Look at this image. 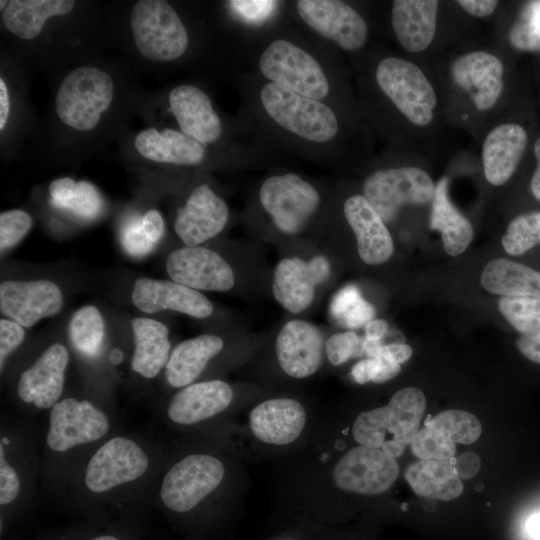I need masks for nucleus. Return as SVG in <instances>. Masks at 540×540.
<instances>
[{
  "mask_svg": "<svg viewBox=\"0 0 540 540\" xmlns=\"http://www.w3.org/2000/svg\"><path fill=\"white\" fill-rule=\"evenodd\" d=\"M257 98L265 120L294 140L309 146H324L340 132L338 116L326 102L268 81L259 88Z\"/></svg>",
  "mask_w": 540,
  "mask_h": 540,
  "instance_id": "1",
  "label": "nucleus"
},
{
  "mask_svg": "<svg viewBox=\"0 0 540 540\" xmlns=\"http://www.w3.org/2000/svg\"><path fill=\"white\" fill-rule=\"evenodd\" d=\"M426 407L423 392L415 387L398 390L387 405L360 413L352 428L361 446L400 456L418 433Z\"/></svg>",
  "mask_w": 540,
  "mask_h": 540,
  "instance_id": "2",
  "label": "nucleus"
},
{
  "mask_svg": "<svg viewBox=\"0 0 540 540\" xmlns=\"http://www.w3.org/2000/svg\"><path fill=\"white\" fill-rule=\"evenodd\" d=\"M258 68L266 81L327 103L331 93L327 69L303 45L285 37L271 40L259 56Z\"/></svg>",
  "mask_w": 540,
  "mask_h": 540,
  "instance_id": "3",
  "label": "nucleus"
},
{
  "mask_svg": "<svg viewBox=\"0 0 540 540\" xmlns=\"http://www.w3.org/2000/svg\"><path fill=\"white\" fill-rule=\"evenodd\" d=\"M130 23L138 51L149 60H175L188 48L187 30L167 1H138L132 9Z\"/></svg>",
  "mask_w": 540,
  "mask_h": 540,
  "instance_id": "4",
  "label": "nucleus"
},
{
  "mask_svg": "<svg viewBox=\"0 0 540 540\" xmlns=\"http://www.w3.org/2000/svg\"><path fill=\"white\" fill-rule=\"evenodd\" d=\"M113 93V81L107 73L89 66L76 68L60 84L55 101L57 114L74 129L91 130L109 108Z\"/></svg>",
  "mask_w": 540,
  "mask_h": 540,
  "instance_id": "5",
  "label": "nucleus"
},
{
  "mask_svg": "<svg viewBox=\"0 0 540 540\" xmlns=\"http://www.w3.org/2000/svg\"><path fill=\"white\" fill-rule=\"evenodd\" d=\"M375 80L382 93L411 123L427 126L437 103L433 86L415 63L389 56L378 63Z\"/></svg>",
  "mask_w": 540,
  "mask_h": 540,
  "instance_id": "6",
  "label": "nucleus"
},
{
  "mask_svg": "<svg viewBox=\"0 0 540 540\" xmlns=\"http://www.w3.org/2000/svg\"><path fill=\"white\" fill-rule=\"evenodd\" d=\"M434 193L431 177L412 166L376 170L363 183V196L385 223L391 222L404 205L430 202Z\"/></svg>",
  "mask_w": 540,
  "mask_h": 540,
  "instance_id": "7",
  "label": "nucleus"
},
{
  "mask_svg": "<svg viewBox=\"0 0 540 540\" xmlns=\"http://www.w3.org/2000/svg\"><path fill=\"white\" fill-rule=\"evenodd\" d=\"M263 209L283 233H299L317 212L320 195L298 174L288 172L269 176L259 190Z\"/></svg>",
  "mask_w": 540,
  "mask_h": 540,
  "instance_id": "8",
  "label": "nucleus"
},
{
  "mask_svg": "<svg viewBox=\"0 0 540 540\" xmlns=\"http://www.w3.org/2000/svg\"><path fill=\"white\" fill-rule=\"evenodd\" d=\"M225 474L223 463L208 454H191L174 464L160 488L163 504L175 512H188L215 490Z\"/></svg>",
  "mask_w": 540,
  "mask_h": 540,
  "instance_id": "9",
  "label": "nucleus"
},
{
  "mask_svg": "<svg viewBox=\"0 0 540 540\" xmlns=\"http://www.w3.org/2000/svg\"><path fill=\"white\" fill-rule=\"evenodd\" d=\"M149 459L134 440L117 436L106 441L90 458L84 476L87 489L104 493L144 475Z\"/></svg>",
  "mask_w": 540,
  "mask_h": 540,
  "instance_id": "10",
  "label": "nucleus"
},
{
  "mask_svg": "<svg viewBox=\"0 0 540 540\" xmlns=\"http://www.w3.org/2000/svg\"><path fill=\"white\" fill-rule=\"evenodd\" d=\"M300 19L316 34L346 51L359 50L368 37L365 19L350 4L339 0H299Z\"/></svg>",
  "mask_w": 540,
  "mask_h": 540,
  "instance_id": "11",
  "label": "nucleus"
},
{
  "mask_svg": "<svg viewBox=\"0 0 540 540\" xmlns=\"http://www.w3.org/2000/svg\"><path fill=\"white\" fill-rule=\"evenodd\" d=\"M109 427L107 416L93 403L69 397L51 408L46 441L53 451L65 452L104 437Z\"/></svg>",
  "mask_w": 540,
  "mask_h": 540,
  "instance_id": "12",
  "label": "nucleus"
},
{
  "mask_svg": "<svg viewBox=\"0 0 540 540\" xmlns=\"http://www.w3.org/2000/svg\"><path fill=\"white\" fill-rule=\"evenodd\" d=\"M394 457L382 449L358 446L345 453L333 468L334 484L341 490L375 495L388 490L398 477Z\"/></svg>",
  "mask_w": 540,
  "mask_h": 540,
  "instance_id": "13",
  "label": "nucleus"
},
{
  "mask_svg": "<svg viewBox=\"0 0 540 540\" xmlns=\"http://www.w3.org/2000/svg\"><path fill=\"white\" fill-rule=\"evenodd\" d=\"M172 281L194 290L227 291L235 283L231 266L216 252L201 246L172 251L166 261Z\"/></svg>",
  "mask_w": 540,
  "mask_h": 540,
  "instance_id": "14",
  "label": "nucleus"
},
{
  "mask_svg": "<svg viewBox=\"0 0 540 540\" xmlns=\"http://www.w3.org/2000/svg\"><path fill=\"white\" fill-rule=\"evenodd\" d=\"M330 271L329 260L323 255L310 260L284 258L274 271L273 295L286 310L300 313L312 303L315 287L328 278Z\"/></svg>",
  "mask_w": 540,
  "mask_h": 540,
  "instance_id": "15",
  "label": "nucleus"
},
{
  "mask_svg": "<svg viewBox=\"0 0 540 540\" xmlns=\"http://www.w3.org/2000/svg\"><path fill=\"white\" fill-rule=\"evenodd\" d=\"M60 288L49 280L4 281L0 285V309L22 327L57 314L62 308Z\"/></svg>",
  "mask_w": 540,
  "mask_h": 540,
  "instance_id": "16",
  "label": "nucleus"
},
{
  "mask_svg": "<svg viewBox=\"0 0 540 540\" xmlns=\"http://www.w3.org/2000/svg\"><path fill=\"white\" fill-rule=\"evenodd\" d=\"M228 217L225 201L207 184H201L192 191L185 206L178 210L174 229L185 245L194 247L219 234Z\"/></svg>",
  "mask_w": 540,
  "mask_h": 540,
  "instance_id": "17",
  "label": "nucleus"
},
{
  "mask_svg": "<svg viewBox=\"0 0 540 540\" xmlns=\"http://www.w3.org/2000/svg\"><path fill=\"white\" fill-rule=\"evenodd\" d=\"M451 75L479 111L491 109L503 90V64L485 51H474L457 58L451 66Z\"/></svg>",
  "mask_w": 540,
  "mask_h": 540,
  "instance_id": "18",
  "label": "nucleus"
},
{
  "mask_svg": "<svg viewBox=\"0 0 540 540\" xmlns=\"http://www.w3.org/2000/svg\"><path fill=\"white\" fill-rule=\"evenodd\" d=\"M68 361L65 346L59 343L49 346L21 374L17 384L19 398L40 409L52 408L62 394Z\"/></svg>",
  "mask_w": 540,
  "mask_h": 540,
  "instance_id": "19",
  "label": "nucleus"
},
{
  "mask_svg": "<svg viewBox=\"0 0 540 540\" xmlns=\"http://www.w3.org/2000/svg\"><path fill=\"white\" fill-rule=\"evenodd\" d=\"M131 299L145 313L172 310L195 318H206L213 312L211 302L202 293L174 281L138 278Z\"/></svg>",
  "mask_w": 540,
  "mask_h": 540,
  "instance_id": "20",
  "label": "nucleus"
},
{
  "mask_svg": "<svg viewBox=\"0 0 540 540\" xmlns=\"http://www.w3.org/2000/svg\"><path fill=\"white\" fill-rule=\"evenodd\" d=\"M323 337L312 323L304 320L287 322L276 338L280 367L293 378L314 374L322 361Z\"/></svg>",
  "mask_w": 540,
  "mask_h": 540,
  "instance_id": "21",
  "label": "nucleus"
},
{
  "mask_svg": "<svg viewBox=\"0 0 540 540\" xmlns=\"http://www.w3.org/2000/svg\"><path fill=\"white\" fill-rule=\"evenodd\" d=\"M170 110L182 132L203 145L216 142L222 122L209 96L194 85L182 84L169 94Z\"/></svg>",
  "mask_w": 540,
  "mask_h": 540,
  "instance_id": "22",
  "label": "nucleus"
},
{
  "mask_svg": "<svg viewBox=\"0 0 540 540\" xmlns=\"http://www.w3.org/2000/svg\"><path fill=\"white\" fill-rule=\"evenodd\" d=\"M344 216L353 230L363 262L378 265L393 253L394 244L385 222L363 195H353L343 205Z\"/></svg>",
  "mask_w": 540,
  "mask_h": 540,
  "instance_id": "23",
  "label": "nucleus"
},
{
  "mask_svg": "<svg viewBox=\"0 0 540 540\" xmlns=\"http://www.w3.org/2000/svg\"><path fill=\"white\" fill-rule=\"evenodd\" d=\"M306 423L304 407L296 400L278 398L258 404L250 413L252 433L260 441L286 445L301 434Z\"/></svg>",
  "mask_w": 540,
  "mask_h": 540,
  "instance_id": "24",
  "label": "nucleus"
},
{
  "mask_svg": "<svg viewBox=\"0 0 540 540\" xmlns=\"http://www.w3.org/2000/svg\"><path fill=\"white\" fill-rule=\"evenodd\" d=\"M527 133L516 123L493 128L482 147L484 175L494 186L505 184L515 172L527 146Z\"/></svg>",
  "mask_w": 540,
  "mask_h": 540,
  "instance_id": "25",
  "label": "nucleus"
},
{
  "mask_svg": "<svg viewBox=\"0 0 540 540\" xmlns=\"http://www.w3.org/2000/svg\"><path fill=\"white\" fill-rule=\"evenodd\" d=\"M232 399V388L224 381L195 383L173 396L167 414L177 424L191 425L220 413L229 406Z\"/></svg>",
  "mask_w": 540,
  "mask_h": 540,
  "instance_id": "26",
  "label": "nucleus"
},
{
  "mask_svg": "<svg viewBox=\"0 0 540 540\" xmlns=\"http://www.w3.org/2000/svg\"><path fill=\"white\" fill-rule=\"evenodd\" d=\"M436 0H395L391 24L399 44L409 52H421L432 43L437 26Z\"/></svg>",
  "mask_w": 540,
  "mask_h": 540,
  "instance_id": "27",
  "label": "nucleus"
},
{
  "mask_svg": "<svg viewBox=\"0 0 540 540\" xmlns=\"http://www.w3.org/2000/svg\"><path fill=\"white\" fill-rule=\"evenodd\" d=\"M134 145L144 158L159 163L196 165L206 155L205 145L173 129H145L137 134Z\"/></svg>",
  "mask_w": 540,
  "mask_h": 540,
  "instance_id": "28",
  "label": "nucleus"
},
{
  "mask_svg": "<svg viewBox=\"0 0 540 540\" xmlns=\"http://www.w3.org/2000/svg\"><path fill=\"white\" fill-rule=\"evenodd\" d=\"M223 346V340L213 334H202L179 343L165 365L168 383L176 388L188 386Z\"/></svg>",
  "mask_w": 540,
  "mask_h": 540,
  "instance_id": "29",
  "label": "nucleus"
},
{
  "mask_svg": "<svg viewBox=\"0 0 540 540\" xmlns=\"http://www.w3.org/2000/svg\"><path fill=\"white\" fill-rule=\"evenodd\" d=\"M135 348L132 369L144 378H153L166 365L170 351L169 331L163 323L151 318L131 321Z\"/></svg>",
  "mask_w": 540,
  "mask_h": 540,
  "instance_id": "30",
  "label": "nucleus"
},
{
  "mask_svg": "<svg viewBox=\"0 0 540 540\" xmlns=\"http://www.w3.org/2000/svg\"><path fill=\"white\" fill-rule=\"evenodd\" d=\"M405 478L422 497L449 501L459 497L463 484L449 460L421 459L408 466Z\"/></svg>",
  "mask_w": 540,
  "mask_h": 540,
  "instance_id": "31",
  "label": "nucleus"
},
{
  "mask_svg": "<svg viewBox=\"0 0 540 540\" xmlns=\"http://www.w3.org/2000/svg\"><path fill=\"white\" fill-rule=\"evenodd\" d=\"M480 282L493 294L540 299V272L510 259L489 261L481 273Z\"/></svg>",
  "mask_w": 540,
  "mask_h": 540,
  "instance_id": "32",
  "label": "nucleus"
},
{
  "mask_svg": "<svg viewBox=\"0 0 540 540\" xmlns=\"http://www.w3.org/2000/svg\"><path fill=\"white\" fill-rule=\"evenodd\" d=\"M447 186V178H442L435 187L430 226L441 232L445 252L450 256H458L470 245L474 233L468 219L451 203Z\"/></svg>",
  "mask_w": 540,
  "mask_h": 540,
  "instance_id": "33",
  "label": "nucleus"
},
{
  "mask_svg": "<svg viewBox=\"0 0 540 540\" xmlns=\"http://www.w3.org/2000/svg\"><path fill=\"white\" fill-rule=\"evenodd\" d=\"M72 0H12L2 11L4 26L17 37H37L50 17L65 15L74 8Z\"/></svg>",
  "mask_w": 540,
  "mask_h": 540,
  "instance_id": "34",
  "label": "nucleus"
},
{
  "mask_svg": "<svg viewBox=\"0 0 540 540\" xmlns=\"http://www.w3.org/2000/svg\"><path fill=\"white\" fill-rule=\"evenodd\" d=\"M69 337L81 354L93 357L99 353L104 337V323L95 306L86 305L74 313L69 324Z\"/></svg>",
  "mask_w": 540,
  "mask_h": 540,
  "instance_id": "35",
  "label": "nucleus"
},
{
  "mask_svg": "<svg viewBox=\"0 0 540 540\" xmlns=\"http://www.w3.org/2000/svg\"><path fill=\"white\" fill-rule=\"evenodd\" d=\"M329 309L333 320L346 328L366 325L375 315L374 306L362 297L355 285L340 289L332 298Z\"/></svg>",
  "mask_w": 540,
  "mask_h": 540,
  "instance_id": "36",
  "label": "nucleus"
},
{
  "mask_svg": "<svg viewBox=\"0 0 540 540\" xmlns=\"http://www.w3.org/2000/svg\"><path fill=\"white\" fill-rule=\"evenodd\" d=\"M502 316L522 335L540 332V299L503 296L498 302Z\"/></svg>",
  "mask_w": 540,
  "mask_h": 540,
  "instance_id": "37",
  "label": "nucleus"
},
{
  "mask_svg": "<svg viewBox=\"0 0 540 540\" xmlns=\"http://www.w3.org/2000/svg\"><path fill=\"white\" fill-rule=\"evenodd\" d=\"M540 244V211L518 215L509 223L502 237L504 250L513 256L522 255Z\"/></svg>",
  "mask_w": 540,
  "mask_h": 540,
  "instance_id": "38",
  "label": "nucleus"
},
{
  "mask_svg": "<svg viewBox=\"0 0 540 540\" xmlns=\"http://www.w3.org/2000/svg\"><path fill=\"white\" fill-rule=\"evenodd\" d=\"M446 434L454 443L471 444L481 435V424L471 413L446 410L434 416L427 424Z\"/></svg>",
  "mask_w": 540,
  "mask_h": 540,
  "instance_id": "39",
  "label": "nucleus"
},
{
  "mask_svg": "<svg viewBox=\"0 0 540 540\" xmlns=\"http://www.w3.org/2000/svg\"><path fill=\"white\" fill-rule=\"evenodd\" d=\"M509 41L521 51H540V1H530L523 7L511 26Z\"/></svg>",
  "mask_w": 540,
  "mask_h": 540,
  "instance_id": "40",
  "label": "nucleus"
},
{
  "mask_svg": "<svg viewBox=\"0 0 540 540\" xmlns=\"http://www.w3.org/2000/svg\"><path fill=\"white\" fill-rule=\"evenodd\" d=\"M410 444L412 453L420 459L450 460L456 452V443L429 425L418 431Z\"/></svg>",
  "mask_w": 540,
  "mask_h": 540,
  "instance_id": "41",
  "label": "nucleus"
},
{
  "mask_svg": "<svg viewBox=\"0 0 540 540\" xmlns=\"http://www.w3.org/2000/svg\"><path fill=\"white\" fill-rule=\"evenodd\" d=\"M400 371V364L378 357L360 360L352 367L351 375L358 384L383 383L394 378Z\"/></svg>",
  "mask_w": 540,
  "mask_h": 540,
  "instance_id": "42",
  "label": "nucleus"
},
{
  "mask_svg": "<svg viewBox=\"0 0 540 540\" xmlns=\"http://www.w3.org/2000/svg\"><path fill=\"white\" fill-rule=\"evenodd\" d=\"M31 216L20 209L9 210L0 214L1 252L15 246L30 231Z\"/></svg>",
  "mask_w": 540,
  "mask_h": 540,
  "instance_id": "43",
  "label": "nucleus"
},
{
  "mask_svg": "<svg viewBox=\"0 0 540 540\" xmlns=\"http://www.w3.org/2000/svg\"><path fill=\"white\" fill-rule=\"evenodd\" d=\"M101 207L102 199L95 186L87 181H79L65 209L81 218L92 219L100 213Z\"/></svg>",
  "mask_w": 540,
  "mask_h": 540,
  "instance_id": "44",
  "label": "nucleus"
},
{
  "mask_svg": "<svg viewBox=\"0 0 540 540\" xmlns=\"http://www.w3.org/2000/svg\"><path fill=\"white\" fill-rule=\"evenodd\" d=\"M361 339L354 332L331 335L325 343V351L331 364L337 366L349 358L361 355Z\"/></svg>",
  "mask_w": 540,
  "mask_h": 540,
  "instance_id": "45",
  "label": "nucleus"
},
{
  "mask_svg": "<svg viewBox=\"0 0 540 540\" xmlns=\"http://www.w3.org/2000/svg\"><path fill=\"white\" fill-rule=\"evenodd\" d=\"M121 241L126 253L133 257H143L155 247L141 226V219L133 220L122 230Z\"/></svg>",
  "mask_w": 540,
  "mask_h": 540,
  "instance_id": "46",
  "label": "nucleus"
},
{
  "mask_svg": "<svg viewBox=\"0 0 540 540\" xmlns=\"http://www.w3.org/2000/svg\"><path fill=\"white\" fill-rule=\"evenodd\" d=\"M19 491L20 478L7 461L2 440L0 445V504L3 506L13 502Z\"/></svg>",
  "mask_w": 540,
  "mask_h": 540,
  "instance_id": "47",
  "label": "nucleus"
},
{
  "mask_svg": "<svg viewBox=\"0 0 540 540\" xmlns=\"http://www.w3.org/2000/svg\"><path fill=\"white\" fill-rule=\"evenodd\" d=\"M25 332L21 325L8 319L0 320V361L3 369L6 358L23 342Z\"/></svg>",
  "mask_w": 540,
  "mask_h": 540,
  "instance_id": "48",
  "label": "nucleus"
},
{
  "mask_svg": "<svg viewBox=\"0 0 540 540\" xmlns=\"http://www.w3.org/2000/svg\"><path fill=\"white\" fill-rule=\"evenodd\" d=\"M276 1H229L230 6L247 21H261L269 15Z\"/></svg>",
  "mask_w": 540,
  "mask_h": 540,
  "instance_id": "49",
  "label": "nucleus"
},
{
  "mask_svg": "<svg viewBox=\"0 0 540 540\" xmlns=\"http://www.w3.org/2000/svg\"><path fill=\"white\" fill-rule=\"evenodd\" d=\"M76 184L77 182L68 177L54 180L49 186L51 203L58 208L65 209L75 192Z\"/></svg>",
  "mask_w": 540,
  "mask_h": 540,
  "instance_id": "50",
  "label": "nucleus"
},
{
  "mask_svg": "<svg viewBox=\"0 0 540 540\" xmlns=\"http://www.w3.org/2000/svg\"><path fill=\"white\" fill-rule=\"evenodd\" d=\"M411 355L412 348L407 344L391 343L384 345L380 343L371 358L381 357L401 364L407 361Z\"/></svg>",
  "mask_w": 540,
  "mask_h": 540,
  "instance_id": "51",
  "label": "nucleus"
},
{
  "mask_svg": "<svg viewBox=\"0 0 540 540\" xmlns=\"http://www.w3.org/2000/svg\"><path fill=\"white\" fill-rule=\"evenodd\" d=\"M141 226L148 238L155 244L159 242L164 234V220L156 210H149L141 218Z\"/></svg>",
  "mask_w": 540,
  "mask_h": 540,
  "instance_id": "52",
  "label": "nucleus"
},
{
  "mask_svg": "<svg viewBox=\"0 0 540 540\" xmlns=\"http://www.w3.org/2000/svg\"><path fill=\"white\" fill-rule=\"evenodd\" d=\"M517 348L527 359L540 364V332L521 335L517 340Z\"/></svg>",
  "mask_w": 540,
  "mask_h": 540,
  "instance_id": "53",
  "label": "nucleus"
},
{
  "mask_svg": "<svg viewBox=\"0 0 540 540\" xmlns=\"http://www.w3.org/2000/svg\"><path fill=\"white\" fill-rule=\"evenodd\" d=\"M457 3L475 17H487L495 12L498 6V1L495 0H459Z\"/></svg>",
  "mask_w": 540,
  "mask_h": 540,
  "instance_id": "54",
  "label": "nucleus"
},
{
  "mask_svg": "<svg viewBox=\"0 0 540 540\" xmlns=\"http://www.w3.org/2000/svg\"><path fill=\"white\" fill-rule=\"evenodd\" d=\"M453 465L458 476L467 479L473 477L478 472L480 460L474 453H464L456 459Z\"/></svg>",
  "mask_w": 540,
  "mask_h": 540,
  "instance_id": "55",
  "label": "nucleus"
},
{
  "mask_svg": "<svg viewBox=\"0 0 540 540\" xmlns=\"http://www.w3.org/2000/svg\"><path fill=\"white\" fill-rule=\"evenodd\" d=\"M388 330V324L381 319H372L365 325V338L381 340Z\"/></svg>",
  "mask_w": 540,
  "mask_h": 540,
  "instance_id": "56",
  "label": "nucleus"
},
{
  "mask_svg": "<svg viewBox=\"0 0 540 540\" xmlns=\"http://www.w3.org/2000/svg\"><path fill=\"white\" fill-rule=\"evenodd\" d=\"M10 100L7 86L4 80L0 79V129L3 130L9 117Z\"/></svg>",
  "mask_w": 540,
  "mask_h": 540,
  "instance_id": "57",
  "label": "nucleus"
},
{
  "mask_svg": "<svg viewBox=\"0 0 540 540\" xmlns=\"http://www.w3.org/2000/svg\"><path fill=\"white\" fill-rule=\"evenodd\" d=\"M534 154L537 160V167L531 180V191L534 197L540 201V137L534 144Z\"/></svg>",
  "mask_w": 540,
  "mask_h": 540,
  "instance_id": "58",
  "label": "nucleus"
},
{
  "mask_svg": "<svg viewBox=\"0 0 540 540\" xmlns=\"http://www.w3.org/2000/svg\"><path fill=\"white\" fill-rule=\"evenodd\" d=\"M527 532L534 540H540V512L532 515L527 522Z\"/></svg>",
  "mask_w": 540,
  "mask_h": 540,
  "instance_id": "59",
  "label": "nucleus"
},
{
  "mask_svg": "<svg viewBox=\"0 0 540 540\" xmlns=\"http://www.w3.org/2000/svg\"><path fill=\"white\" fill-rule=\"evenodd\" d=\"M91 540H119V539L114 537V536L104 535V536H99V537L93 538Z\"/></svg>",
  "mask_w": 540,
  "mask_h": 540,
  "instance_id": "60",
  "label": "nucleus"
},
{
  "mask_svg": "<svg viewBox=\"0 0 540 540\" xmlns=\"http://www.w3.org/2000/svg\"><path fill=\"white\" fill-rule=\"evenodd\" d=\"M7 5H8L7 1H3V0L0 1L1 11H3L6 8Z\"/></svg>",
  "mask_w": 540,
  "mask_h": 540,
  "instance_id": "61",
  "label": "nucleus"
}]
</instances>
